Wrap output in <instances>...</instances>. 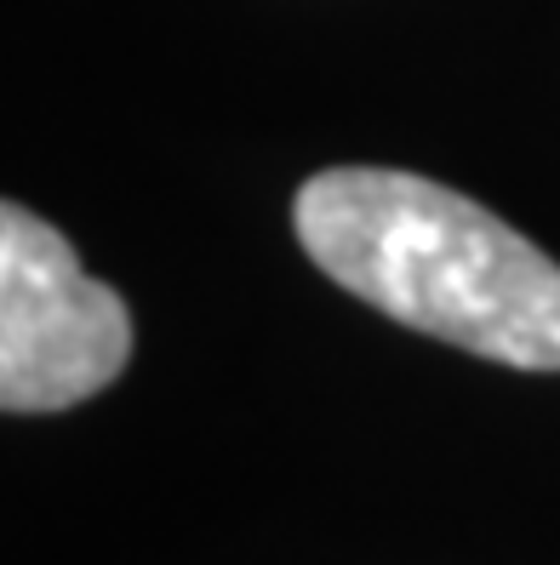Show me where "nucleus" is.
<instances>
[{"mask_svg":"<svg viewBox=\"0 0 560 565\" xmlns=\"http://www.w3.org/2000/svg\"><path fill=\"white\" fill-rule=\"evenodd\" d=\"M320 275L423 338L515 372H560V263L457 189L338 166L292 201Z\"/></svg>","mask_w":560,"mask_h":565,"instance_id":"obj_1","label":"nucleus"},{"mask_svg":"<svg viewBox=\"0 0 560 565\" xmlns=\"http://www.w3.org/2000/svg\"><path fill=\"white\" fill-rule=\"evenodd\" d=\"M131 360L126 303L81 269L75 246L35 212H0V406L70 412Z\"/></svg>","mask_w":560,"mask_h":565,"instance_id":"obj_2","label":"nucleus"}]
</instances>
